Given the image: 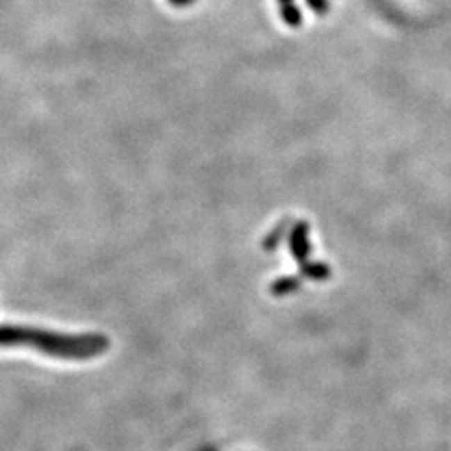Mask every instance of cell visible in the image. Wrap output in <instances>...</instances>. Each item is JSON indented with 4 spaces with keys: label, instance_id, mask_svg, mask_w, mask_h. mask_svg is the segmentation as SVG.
Here are the masks:
<instances>
[{
    "label": "cell",
    "instance_id": "obj_1",
    "mask_svg": "<svg viewBox=\"0 0 451 451\" xmlns=\"http://www.w3.org/2000/svg\"><path fill=\"white\" fill-rule=\"evenodd\" d=\"M292 252L295 256V260L299 263L306 265V258L311 254V243H309V226L306 222H299L295 228H293L292 233Z\"/></svg>",
    "mask_w": 451,
    "mask_h": 451
},
{
    "label": "cell",
    "instance_id": "obj_3",
    "mask_svg": "<svg viewBox=\"0 0 451 451\" xmlns=\"http://www.w3.org/2000/svg\"><path fill=\"white\" fill-rule=\"evenodd\" d=\"M297 288H299L297 279H282L280 282H277V286H274V293L284 295V293L293 292V290H297Z\"/></svg>",
    "mask_w": 451,
    "mask_h": 451
},
{
    "label": "cell",
    "instance_id": "obj_2",
    "mask_svg": "<svg viewBox=\"0 0 451 451\" xmlns=\"http://www.w3.org/2000/svg\"><path fill=\"white\" fill-rule=\"evenodd\" d=\"M303 274L309 279L324 280L331 274V269L325 263H306V265H303Z\"/></svg>",
    "mask_w": 451,
    "mask_h": 451
}]
</instances>
